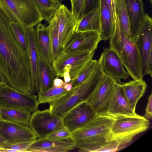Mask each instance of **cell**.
Returning a JSON list of instances; mask_svg holds the SVG:
<instances>
[{"label":"cell","instance_id":"cell-1","mask_svg":"<svg viewBox=\"0 0 152 152\" xmlns=\"http://www.w3.org/2000/svg\"><path fill=\"white\" fill-rule=\"evenodd\" d=\"M9 23L0 7V72L14 89L33 94L28 55L15 39Z\"/></svg>","mask_w":152,"mask_h":152},{"label":"cell","instance_id":"cell-2","mask_svg":"<svg viewBox=\"0 0 152 152\" xmlns=\"http://www.w3.org/2000/svg\"><path fill=\"white\" fill-rule=\"evenodd\" d=\"M115 118L107 115H97L83 127L72 133L79 152H96L112 140L111 129Z\"/></svg>","mask_w":152,"mask_h":152},{"label":"cell","instance_id":"cell-3","mask_svg":"<svg viewBox=\"0 0 152 152\" xmlns=\"http://www.w3.org/2000/svg\"><path fill=\"white\" fill-rule=\"evenodd\" d=\"M105 75L99 58L95 69L88 79L72 87L70 90L67 91L49 104L50 112L62 118L73 107L80 103L86 101Z\"/></svg>","mask_w":152,"mask_h":152},{"label":"cell","instance_id":"cell-4","mask_svg":"<svg viewBox=\"0 0 152 152\" xmlns=\"http://www.w3.org/2000/svg\"><path fill=\"white\" fill-rule=\"evenodd\" d=\"M114 33L110 38V48L114 49L120 57L124 67L134 80L142 79L140 55L134 42L125 34L116 16Z\"/></svg>","mask_w":152,"mask_h":152},{"label":"cell","instance_id":"cell-5","mask_svg":"<svg viewBox=\"0 0 152 152\" xmlns=\"http://www.w3.org/2000/svg\"><path fill=\"white\" fill-rule=\"evenodd\" d=\"M0 7L10 23H18L26 30L43 20L32 0H0Z\"/></svg>","mask_w":152,"mask_h":152},{"label":"cell","instance_id":"cell-6","mask_svg":"<svg viewBox=\"0 0 152 152\" xmlns=\"http://www.w3.org/2000/svg\"><path fill=\"white\" fill-rule=\"evenodd\" d=\"M150 122L144 116L137 114L115 118L111 129L113 138L126 145L132 142L136 135L145 131Z\"/></svg>","mask_w":152,"mask_h":152},{"label":"cell","instance_id":"cell-7","mask_svg":"<svg viewBox=\"0 0 152 152\" xmlns=\"http://www.w3.org/2000/svg\"><path fill=\"white\" fill-rule=\"evenodd\" d=\"M141 60L142 77L152 76V19L145 14L139 34L134 41Z\"/></svg>","mask_w":152,"mask_h":152},{"label":"cell","instance_id":"cell-8","mask_svg":"<svg viewBox=\"0 0 152 152\" xmlns=\"http://www.w3.org/2000/svg\"><path fill=\"white\" fill-rule=\"evenodd\" d=\"M95 52H74L57 57L52 62L57 77H63L64 72L66 71L69 73L71 80L74 79L92 59Z\"/></svg>","mask_w":152,"mask_h":152},{"label":"cell","instance_id":"cell-9","mask_svg":"<svg viewBox=\"0 0 152 152\" xmlns=\"http://www.w3.org/2000/svg\"><path fill=\"white\" fill-rule=\"evenodd\" d=\"M36 95L24 93L9 84L0 88V107L26 110L31 113L38 109Z\"/></svg>","mask_w":152,"mask_h":152},{"label":"cell","instance_id":"cell-10","mask_svg":"<svg viewBox=\"0 0 152 152\" xmlns=\"http://www.w3.org/2000/svg\"><path fill=\"white\" fill-rule=\"evenodd\" d=\"M117 82L112 77L105 75L86 100L97 115H107L109 102Z\"/></svg>","mask_w":152,"mask_h":152},{"label":"cell","instance_id":"cell-11","mask_svg":"<svg viewBox=\"0 0 152 152\" xmlns=\"http://www.w3.org/2000/svg\"><path fill=\"white\" fill-rule=\"evenodd\" d=\"M29 126L38 139L48 135L64 126L62 118L52 115L49 109L37 110L31 115Z\"/></svg>","mask_w":152,"mask_h":152},{"label":"cell","instance_id":"cell-12","mask_svg":"<svg viewBox=\"0 0 152 152\" xmlns=\"http://www.w3.org/2000/svg\"><path fill=\"white\" fill-rule=\"evenodd\" d=\"M50 20L56 27L60 44L62 49L76 32L77 21L71 11L62 4Z\"/></svg>","mask_w":152,"mask_h":152},{"label":"cell","instance_id":"cell-13","mask_svg":"<svg viewBox=\"0 0 152 152\" xmlns=\"http://www.w3.org/2000/svg\"><path fill=\"white\" fill-rule=\"evenodd\" d=\"M101 40L100 34L97 31L76 32L56 58L74 52L95 51Z\"/></svg>","mask_w":152,"mask_h":152},{"label":"cell","instance_id":"cell-14","mask_svg":"<svg viewBox=\"0 0 152 152\" xmlns=\"http://www.w3.org/2000/svg\"><path fill=\"white\" fill-rule=\"evenodd\" d=\"M96 115L90 105L84 101L69 110L62 120L64 126L72 133L84 126Z\"/></svg>","mask_w":152,"mask_h":152},{"label":"cell","instance_id":"cell-15","mask_svg":"<svg viewBox=\"0 0 152 152\" xmlns=\"http://www.w3.org/2000/svg\"><path fill=\"white\" fill-rule=\"evenodd\" d=\"M99 59L104 74L112 77L117 82L121 83V79L125 80L129 77L120 57L114 49L104 48Z\"/></svg>","mask_w":152,"mask_h":152},{"label":"cell","instance_id":"cell-16","mask_svg":"<svg viewBox=\"0 0 152 152\" xmlns=\"http://www.w3.org/2000/svg\"><path fill=\"white\" fill-rule=\"evenodd\" d=\"M0 134L6 144L37 139L29 126L2 120L0 121Z\"/></svg>","mask_w":152,"mask_h":152},{"label":"cell","instance_id":"cell-17","mask_svg":"<svg viewBox=\"0 0 152 152\" xmlns=\"http://www.w3.org/2000/svg\"><path fill=\"white\" fill-rule=\"evenodd\" d=\"M135 110L127 99L120 83L117 82L109 102L107 115L115 118L133 115L137 114Z\"/></svg>","mask_w":152,"mask_h":152},{"label":"cell","instance_id":"cell-18","mask_svg":"<svg viewBox=\"0 0 152 152\" xmlns=\"http://www.w3.org/2000/svg\"><path fill=\"white\" fill-rule=\"evenodd\" d=\"M76 148L72 137L61 140L45 138L34 141L26 149V152H65Z\"/></svg>","mask_w":152,"mask_h":152},{"label":"cell","instance_id":"cell-19","mask_svg":"<svg viewBox=\"0 0 152 152\" xmlns=\"http://www.w3.org/2000/svg\"><path fill=\"white\" fill-rule=\"evenodd\" d=\"M28 47V55L32 77V88L33 94L36 95L39 90L38 77L37 68L39 52L36 39V28L34 27L26 30Z\"/></svg>","mask_w":152,"mask_h":152},{"label":"cell","instance_id":"cell-20","mask_svg":"<svg viewBox=\"0 0 152 152\" xmlns=\"http://www.w3.org/2000/svg\"><path fill=\"white\" fill-rule=\"evenodd\" d=\"M129 18L130 39L134 41L138 35L145 14L142 0H125Z\"/></svg>","mask_w":152,"mask_h":152},{"label":"cell","instance_id":"cell-21","mask_svg":"<svg viewBox=\"0 0 152 152\" xmlns=\"http://www.w3.org/2000/svg\"><path fill=\"white\" fill-rule=\"evenodd\" d=\"M99 7L101 38L102 40L106 41L111 38L114 33L115 18L112 15L106 0H101Z\"/></svg>","mask_w":152,"mask_h":152},{"label":"cell","instance_id":"cell-22","mask_svg":"<svg viewBox=\"0 0 152 152\" xmlns=\"http://www.w3.org/2000/svg\"><path fill=\"white\" fill-rule=\"evenodd\" d=\"M56 77L52 63L43 59L39 54L37 77L39 89L46 91L50 88L53 86V80Z\"/></svg>","mask_w":152,"mask_h":152},{"label":"cell","instance_id":"cell-23","mask_svg":"<svg viewBox=\"0 0 152 152\" xmlns=\"http://www.w3.org/2000/svg\"><path fill=\"white\" fill-rule=\"evenodd\" d=\"M120 84L129 102L136 109L138 101L145 92L147 84L142 79H133Z\"/></svg>","mask_w":152,"mask_h":152},{"label":"cell","instance_id":"cell-24","mask_svg":"<svg viewBox=\"0 0 152 152\" xmlns=\"http://www.w3.org/2000/svg\"><path fill=\"white\" fill-rule=\"evenodd\" d=\"M35 26L39 54L43 59L52 63L50 36L46 26L41 22Z\"/></svg>","mask_w":152,"mask_h":152},{"label":"cell","instance_id":"cell-25","mask_svg":"<svg viewBox=\"0 0 152 152\" xmlns=\"http://www.w3.org/2000/svg\"><path fill=\"white\" fill-rule=\"evenodd\" d=\"M77 22L76 32L95 31L100 34L101 28L100 7L83 16Z\"/></svg>","mask_w":152,"mask_h":152},{"label":"cell","instance_id":"cell-26","mask_svg":"<svg viewBox=\"0 0 152 152\" xmlns=\"http://www.w3.org/2000/svg\"><path fill=\"white\" fill-rule=\"evenodd\" d=\"M1 120L29 126L31 115L29 111L17 109L0 107Z\"/></svg>","mask_w":152,"mask_h":152},{"label":"cell","instance_id":"cell-27","mask_svg":"<svg viewBox=\"0 0 152 152\" xmlns=\"http://www.w3.org/2000/svg\"><path fill=\"white\" fill-rule=\"evenodd\" d=\"M43 20L49 23L56 11L61 4L57 0H32Z\"/></svg>","mask_w":152,"mask_h":152},{"label":"cell","instance_id":"cell-28","mask_svg":"<svg viewBox=\"0 0 152 152\" xmlns=\"http://www.w3.org/2000/svg\"><path fill=\"white\" fill-rule=\"evenodd\" d=\"M115 12L125 34L130 39L129 21L125 0H115Z\"/></svg>","mask_w":152,"mask_h":152},{"label":"cell","instance_id":"cell-29","mask_svg":"<svg viewBox=\"0 0 152 152\" xmlns=\"http://www.w3.org/2000/svg\"><path fill=\"white\" fill-rule=\"evenodd\" d=\"M66 91L63 87H57L54 86L46 91L39 89L37 94V102L39 104L45 103L50 104Z\"/></svg>","mask_w":152,"mask_h":152},{"label":"cell","instance_id":"cell-30","mask_svg":"<svg viewBox=\"0 0 152 152\" xmlns=\"http://www.w3.org/2000/svg\"><path fill=\"white\" fill-rule=\"evenodd\" d=\"M9 27L17 42L23 51L28 54L26 30L20 25L15 23H10Z\"/></svg>","mask_w":152,"mask_h":152},{"label":"cell","instance_id":"cell-31","mask_svg":"<svg viewBox=\"0 0 152 152\" xmlns=\"http://www.w3.org/2000/svg\"><path fill=\"white\" fill-rule=\"evenodd\" d=\"M48 31L51 45V59L52 62L56 58L62 49L59 42V36L56 27L54 23L50 20L46 26Z\"/></svg>","mask_w":152,"mask_h":152},{"label":"cell","instance_id":"cell-32","mask_svg":"<svg viewBox=\"0 0 152 152\" xmlns=\"http://www.w3.org/2000/svg\"><path fill=\"white\" fill-rule=\"evenodd\" d=\"M98 63V60L92 59L88 61L81 70L77 76L69 82L75 86L83 82L88 79L95 69Z\"/></svg>","mask_w":152,"mask_h":152},{"label":"cell","instance_id":"cell-33","mask_svg":"<svg viewBox=\"0 0 152 152\" xmlns=\"http://www.w3.org/2000/svg\"><path fill=\"white\" fill-rule=\"evenodd\" d=\"M125 145L113 139L101 147L96 152H116L123 148Z\"/></svg>","mask_w":152,"mask_h":152},{"label":"cell","instance_id":"cell-34","mask_svg":"<svg viewBox=\"0 0 152 152\" xmlns=\"http://www.w3.org/2000/svg\"><path fill=\"white\" fill-rule=\"evenodd\" d=\"M71 3V11L78 21L82 16L85 0H73Z\"/></svg>","mask_w":152,"mask_h":152},{"label":"cell","instance_id":"cell-35","mask_svg":"<svg viewBox=\"0 0 152 152\" xmlns=\"http://www.w3.org/2000/svg\"><path fill=\"white\" fill-rule=\"evenodd\" d=\"M34 141H24L13 144H6L2 148L12 150L14 152H26V149Z\"/></svg>","mask_w":152,"mask_h":152},{"label":"cell","instance_id":"cell-36","mask_svg":"<svg viewBox=\"0 0 152 152\" xmlns=\"http://www.w3.org/2000/svg\"><path fill=\"white\" fill-rule=\"evenodd\" d=\"M72 133L64 126L51 133L45 138L51 139L61 140L71 137Z\"/></svg>","mask_w":152,"mask_h":152},{"label":"cell","instance_id":"cell-37","mask_svg":"<svg viewBox=\"0 0 152 152\" xmlns=\"http://www.w3.org/2000/svg\"><path fill=\"white\" fill-rule=\"evenodd\" d=\"M100 1L101 0H85L84 8L82 17L99 8Z\"/></svg>","mask_w":152,"mask_h":152},{"label":"cell","instance_id":"cell-38","mask_svg":"<svg viewBox=\"0 0 152 152\" xmlns=\"http://www.w3.org/2000/svg\"><path fill=\"white\" fill-rule=\"evenodd\" d=\"M144 117L147 119H151L152 117V93L148 98L147 106L145 109Z\"/></svg>","mask_w":152,"mask_h":152},{"label":"cell","instance_id":"cell-39","mask_svg":"<svg viewBox=\"0 0 152 152\" xmlns=\"http://www.w3.org/2000/svg\"><path fill=\"white\" fill-rule=\"evenodd\" d=\"M9 84L8 81L5 76L0 72V88Z\"/></svg>","mask_w":152,"mask_h":152},{"label":"cell","instance_id":"cell-40","mask_svg":"<svg viewBox=\"0 0 152 152\" xmlns=\"http://www.w3.org/2000/svg\"><path fill=\"white\" fill-rule=\"evenodd\" d=\"M53 86L57 87H62L64 83V81L56 77L53 81Z\"/></svg>","mask_w":152,"mask_h":152},{"label":"cell","instance_id":"cell-41","mask_svg":"<svg viewBox=\"0 0 152 152\" xmlns=\"http://www.w3.org/2000/svg\"><path fill=\"white\" fill-rule=\"evenodd\" d=\"M106 1L112 15L115 18L116 15L115 12V7L113 4L112 0H106Z\"/></svg>","mask_w":152,"mask_h":152},{"label":"cell","instance_id":"cell-42","mask_svg":"<svg viewBox=\"0 0 152 152\" xmlns=\"http://www.w3.org/2000/svg\"><path fill=\"white\" fill-rule=\"evenodd\" d=\"M63 77L64 79V82L65 83H69L71 80V78L69 73L68 72H65L63 75Z\"/></svg>","mask_w":152,"mask_h":152},{"label":"cell","instance_id":"cell-43","mask_svg":"<svg viewBox=\"0 0 152 152\" xmlns=\"http://www.w3.org/2000/svg\"><path fill=\"white\" fill-rule=\"evenodd\" d=\"M62 87L64 88L67 91L70 90L72 88V85L70 83H65L64 81V83Z\"/></svg>","mask_w":152,"mask_h":152},{"label":"cell","instance_id":"cell-44","mask_svg":"<svg viewBox=\"0 0 152 152\" xmlns=\"http://www.w3.org/2000/svg\"><path fill=\"white\" fill-rule=\"evenodd\" d=\"M6 144V141L0 134V148L3 147Z\"/></svg>","mask_w":152,"mask_h":152},{"label":"cell","instance_id":"cell-45","mask_svg":"<svg viewBox=\"0 0 152 152\" xmlns=\"http://www.w3.org/2000/svg\"><path fill=\"white\" fill-rule=\"evenodd\" d=\"M149 0L150 2V3H151V4H152V0Z\"/></svg>","mask_w":152,"mask_h":152},{"label":"cell","instance_id":"cell-46","mask_svg":"<svg viewBox=\"0 0 152 152\" xmlns=\"http://www.w3.org/2000/svg\"><path fill=\"white\" fill-rule=\"evenodd\" d=\"M1 120V116H0V121Z\"/></svg>","mask_w":152,"mask_h":152},{"label":"cell","instance_id":"cell-47","mask_svg":"<svg viewBox=\"0 0 152 152\" xmlns=\"http://www.w3.org/2000/svg\"><path fill=\"white\" fill-rule=\"evenodd\" d=\"M73 0H70L71 2L73 1Z\"/></svg>","mask_w":152,"mask_h":152},{"label":"cell","instance_id":"cell-48","mask_svg":"<svg viewBox=\"0 0 152 152\" xmlns=\"http://www.w3.org/2000/svg\"><path fill=\"white\" fill-rule=\"evenodd\" d=\"M58 0V1H61V0Z\"/></svg>","mask_w":152,"mask_h":152}]
</instances>
